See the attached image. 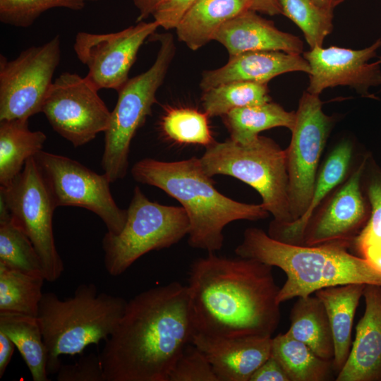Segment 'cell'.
Listing matches in <instances>:
<instances>
[{
	"label": "cell",
	"mask_w": 381,
	"mask_h": 381,
	"mask_svg": "<svg viewBox=\"0 0 381 381\" xmlns=\"http://www.w3.org/2000/svg\"><path fill=\"white\" fill-rule=\"evenodd\" d=\"M362 187L370 206V215L352 247L358 256L381 271V168L371 155L363 170Z\"/></svg>",
	"instance_id": "cell-29"
},
{
	"label": "cell",
	"mask_w": 381,
	"mask_h": 381,
	"mask_svg": "<svg viewBox=\"0 0 381 381\" xmlns=\"http://www.w3.org/2000/svg\"><path fill=\"white\" fill-rule=\"evenodd\" d=\"M369 155L365 153L360 158L346 179L316 210L298 245L334 243L352 247L370 215V206L362 187Z\"/></svg>",
	"instance_id": "cell-14"
},
{
	"label": "cell",
	"mask_w": 381,
	"mask_h": 381,
	"mask_svg": "<svg viewBox=\"0 0 381 381\" xmlns=\"http://www.w3.org/2000/svg\"><path fill=\"white\" fill-rule=\"evenodd\" d=\"M44 281L0 263V311L37 317Z\"/></svg>",
	"instance_id": "cell-30"
},
{
	"label": "cell",
	"mask_w": 381,
	"mask_h": 381,
	"mask_svg": "<svg viewBox=\"0 0 381 381\" xmlns=\"http://www.w3.org/2000/svg\"><path fill=\"white\" fill-rule=\"evenodd\" d=\"M0 263L29 274L44 277L41 260L34 246L12 221L4 204L0 205Z\"/></svg>",
	"instance_id": "cell-31"
},
{
	"label": "cell",
	"mask_w": 381,
	"mask_h": 381,
	"mask_svg": "<svg viewBox=\"0 0 381 381\" xmlns=\"http://www.w3.org/2000/svg\"><path fill=\"white\" fill-rule=\"evenodd\" d=\"M222 119L231 140L248 144L256 140L262 131L285 127L291 131L295 126L296 111H287L279 104L269 102L234 109Z\"/></svg>",
	"instance_id": "cell-27"
},
{
	"label": "cell",
	"mask_w": 381,
	"mask_h": 381,
	"mask_svg": "<svg viewBox=\"0 0 381 381\" xmlns=\"http://www.w3.org/2000/svg\"><path fill=\"white\" fill-rule=\"evenodd\" d=\"M159 27L155 21H139L122 30L95 34L78 32L73 49L85 65V76L99 90L118 91L128 80V73L142 44Z\"/></svg>",
	"instance_id": "cell-15"
},
{
	"label": "cell",
	"mask_w": 381,
	"mask_h": 381,
	"mask_svg": "<svg viewBox=\"0 0 381 381\" xmlns=\"http://www.w3.org/2000/svg\"><path fill=\"white\" fill-rule=\"evenodd\" d=\"M208 117L205 112L192 108H171L161 119V130L167 138L177 143L207 147L215 142Z\"/></svg>",
	"instance_id": "cell-33"
},
{
	"label": "cell",
	"mask_w": 381,
	"mask_h": 381,
	"mask_svg": "<svg viewBox=\"0 0 381 381\" xmlns=\"http://www.w3.org/2000/svg\"><path fill=\"white\" fill-rule=\"evenodd\" d=\"M86 78L65 72L52 83L42 108L53 129L74 147L107 129L111 111Z\"/></svg>",
	"instance_id": "cell-13"
},
{
	"label": "cell",
	"mask_w": 381,
	"mask_h": 381,
	"mask_svg": "<svg viewBox=\"0 0 381 381\" xmlns=\"http://www.w3.org/2000/svg\"><path fill=\"white\" fill-rule=\"evenodd\" d=\"M272 337H227L195 332L192 343L209 361L218 381H250L271 356Z\"/></svg>",
	"instance_id": "cell-17"
},
{
	"label": "cell",
	"mask_w": 381,
	"mask_h": 381,
	"mask_svg": "<svg viewBox=\"0 0 381 381\" xmlns=\"http://www.w3.org/2000/svg\"><path fill=\"white\" fill-rule=\"evenodd\" d=\"M80 1H97V0H80Z\"/></svg>",
	"instance_id": "cell-44"
},
{
	"label": "cell",
	"mask_w": 381,
	"mask_h": 381,
	"mask_svg": "<svg viewBox=\"0 0 381 381\" xmlns=\"http://www.w3.org/2000/svg\"><path fill=\"white\" fill-rule=\"evenodd\" d=\"M131 174L136 181L157 187L181 204L189 220L188 243L193 248L219 250L228 224L265 219L270 214L262 203L246 204L222 194L195 157L176 162L145 158L133 165Z\"/></svg>",
	"instance_id": "cell-3"
},
{
	"label": "cell",
	"mask_w": 381,
	"mask_h": 381,
	"mask_svg": "<svg viewBox=\"0 0 381 381\" xmlns=\"http://www.w3.org/2000/svg\"><path fill=\"white\" fill-rule=\"evenodd\" d=\"M58 381H105L99 355L89 353L73 364H61L57 373Z\"/></svg>",
	"instance_id": "cell-37"
},
{
	"label": "cell",
	"mask_w": 381,
	"mask_h": 381,
	"mask_svg": "<svg viewBox=\"0 0 381 381\" xmlns=\"http://www.w3.org/2000/svg\"><path fill=\"white\" fill-rule=\"evenodd\" d=\"M213 40L222 44L229 56L254 51L303 53V41L297 36L277 29L253 10L246 11L224 23Z\"/></svg>",
	"instance_id": "cell-20"
},
{
	"label": "cell",
	"mask_w": 381,
	"mask_h": 381,
	"mask_svg": "<svg viewBox=\"0 0 381 381\" xmlns=\"http://www.w3.org/2000/svg\"><path fill=\"white\" fill-rule=\"evenodd\" d=\"M34 157L56 207L85 208L100 217L108 233L122 230L127 212L116 205L104 173L98 174L77 161L42 150Z\"/></svg>",
	"instance_id": "cell-11"
},
{
	"label": "cell",
	"mask_w": 381,
	"mask_h": 381,
	"mask_svg": "<svg viewBox=\"0 0 381 381\" xmlns=\"http://www.w3.org/2000/svg\"><path fill=\"white\" fill-rule=\"evenodd\" d=\"M46 135L32 131L28 120L0 121V186L9 185L25 162L42 150Z\"/></svg>",
	"instance_id": "cell-25"
},
{
	"label": "cell",
	"mask_w": 381,
	"mask_h": 381,
	"mask_svg": "<svg viewBox=\"0 0 381 381\" xmlns=\"http://www.w3.org/2000/svg\"><path fill=\"white\" fill-rule=\"evenodd\" d=\"M194 333L187 285L172 282L137 294L99 354L105 381H167Z\"/></svg>",
	"instance_id": "cell-2"
},
{
	"label": "cell",
	"mask_w": 381,
	"mask_h": 381,
	"mask_svg": "<svg viewBox=\"0 0 381 381\" xmlns=\"http://www.w3.org/2000/svg\"><path fill=\"white\" fill-rule=\"evenodd\" d=\"M380 61H381V59H380Z\"/></svg>",
	"instance_id": "cell-45"
},
{
	"label": "cell",
	"mask_w": 381,
	"mask_h": 381,
	"mask_svg": "<svg viewBox=\"0 0 381 381\" xmlns=\"http://www.w3.org/2000/svg\"><path fill=\"white\" fill-rule=\"evenodd\" d=\"M321 8L333 11L334 8L346 0H313Z\"/></svg>",
	"instance_id": "cell-43"
},
{
	"label": "cell",
	"mask_w": 381,
	"mask_h": 381,
	"mask_svg": "<svg viewBox=\"0 0 381 381\" xmlns=\"http://www.w3.org/2000/svg\"><path fill=\"white\" fill-rule=\"evenodd\" d=\"M381 47V38L362 49L318 47L303 53L310 66L307 92L320 95L326 88L349 86L361 96L377 99L370 88L381 85V61L370 63Z\"/></svg>",
	"instance_id": "cell-16"
},
{
	"label": "cell",
	"mask_w": 381,
	"mask_h": 381,
	"mask_svg": "<svg viewBox=\"0 0 381 381\" xmlns=\"http://www.w3.org/2000/svg\"><path fill=\"white\" fill-rule=\"evenodd\" d=\"M0 331L13 342L33 381H49L47 349L37 317L0 311Z\"/></svg>",
	"instance_id": "cell-26"
},
{
	"label": "cell",
	"mask_w": 381,
	"mask_h": 381,
	"mask_svg": "<svg viewBox=\"0 0 381 381\" xmlns=\"http://www.w3.org/2000/svg\"><path fill=\"white\" fill-rule=\"evenodd\" d=\"M250 381H290L279 362L272 355L255 371Z\"/></svg>",
	"instance_id": "cell-39"
},
{
	"label": "cell",
	"mask_w": 381,
	"mask_h": 381,
	"mask_svg": "<svg viewBox=\"0 0 381 381\" xmlns=\"http://www.w3.org/2000/svg\"><path fill=\"white\" fill-rule=\"evenodd\" d=\"M127 301L98 293L92 284H80L73 296L60 299L43 293L37 314L47 349L48 374H56L61 355L81 353L90 344L107 340L116 329Z\"/></svg>",
	"instance_id": "cell-5"
},
{
	"label": "cell",
	"mask_w": 381,
	"mask_h": 381,
	"mask_svg": "<svg viewBox=\"0 0 381 381\" xmlns=\"http://www.w3.org/2000/svg\"><path fill=\"white\" fill-rule=\"evenodd\" d=\"M162 0H133V4L138 11V22L143 21L152 16Z\"/></svg>",
	"instance_id": "cell-42"
},
{
	"label": "cell",
	"mask_w": 381,
	"mask_h": 381,
	"mask_svg": "<svg viewBox=\"0 0 381 381\" xmlns=\"http://www.w3.org/2000/svg\"><path fill=\"white\" fill-rule=\"evenodd\" d=\"M157 37L159 49L153 64L145 72L128 78L117 91L118 99L104 132L102 167L111 183L122 179L127 174L131 143L151 114L157 92L175 54L171 34Z\"/></svg>",
	"instance_id": "cell-7"
},
{
	"label": "cell",
	"mask_w": 381,
	"mask_h": 381,
	"mask_svg": "<svg viewBox=\"0 0 381 381\" xmlns=\"http://www.w3.org/2000/svg\"><path fill=\"white\" fill-rule=\"evenodd\" d=\"M340 244L303 246L277 241L261 229L245 230L236 248L240 257L255 259L280 268L286 280L277 302L310 296L317 291L347 284L381 286V271Z\"/></svg>",
	"instance_id": "cell-4"
},
{
	"label": "cell",
	"mask_w": 381,
	"mask_h": 381,
	"mask_svg": "<svg viewBox=\"0 0 381 381\" xmlns=\"http://www.w3.org/2000/svg\"><path fill=\"white\" fill-rule=\"evenodd\" d=\"M60 59L59 36L13 60L0 55V121L28 120L42 112Z\"/></svg>",
	"instance_id": "cell-12"
},
{
	"label": "cell",
	"mask_w": 381,
	"mask_h": 381,
	"mask_svg": "<svg viewBox=\"0 0 381 381\" xmlns=\"http://www.w3.org/2000/svg\"><path fill=\"white\" fill-rule=\"evenodd\" d=\"M126 223L118 234H105L102 239L104 267L117 277L143 255L167 248L189 231V220L183 207L150 200L136 186L126 210Z\"/></svg>",
	"instance_id": "cell-8"
},
{
	"label": "cell",
	"mask_w": 381,
	"mask_h": 381,
	"mask_svg": "<svg viewBox=\"0 0 381 381\" xmlns=\"http://www.w3.org/2000/svg\"><path fill=\"white\" fill-rule=\"evenodd\" d=\"M253 0H197L176 28L178 39L190 49L202 47L226 22L252 10Z\"/></svg>",
	"instance_id": "cell-22"
},
{
	"label": "cell",
	"mask_w": 381,
	"mask_h": 381,
	"mask_svg": "<svg viewBox=\"0 0 381 381\" xmlns=\"http://www.w3.org/2000/svg\"><path fill=\"white\" fill-rule=\"evenodd\" d=\"M195 332L272 337L281 319L272 267L210 252L190 266L187 285Z\"/></svg>",
	"instance_id": "cell-1"
},
{
	"label": "cell",
	"mask_w": 381,
	"mask_h": 381,
	"mask_svg": "<svg viewBox=\"0 0 381 381\" xmlns=\"http://www.w3.org/2000/svg\"><path fill=\"white\" fill-rule=\"evenodd\" d=\"M167 381H218L209 361L192 342L188 343L173 365Z\"/></svg>",
	"instance_id": "cell-36"
},
{
	"label": "cell",
	"mask_w": 381,
	"mask_h": 381,
	"mask_svg": "<svg viewBox=\"0 0 381 381\" xmlns=\"http://www.w3.org/2000/svg\"><path fill=\"white\" fill-rule=\"evenodd\" d=\"M352 158L353 145L349 140H342L337 145L318 169L312 198L306 212L289 223L279 224L272 220L269 225V236L282 242L299 244L314 212L349 175Z\"/></svg>",
	"instance_id": "cell-21"
},
{
	"label": "cell",
	"mask_w": 381,
	"mask_h": 381,
	"mask_svg": "<svg viewBox=\"0 0 381 381\" xmlns=\"http://www.w3.org/2000/svg\"><path fill=\"white\" fill-rule=\"evenodd\" d=\"M365 285L347 284L315 292L328 315L334 344L332 365L337 374L344 366L350 352L353 319Z\"/></svg>",
	"instance_id": "cell-23"
},
{
	"label": "cell",
	"mask_w": 381,
	"mask_h": 381,
	"mask_svg": "<svg viewBox=\"0 0 381 381\" xmlns=\"http://www.w3.org/2000/svg\"><path fill=\"white\" fill-rule=\"evenodd\" d=\"M12 221L26 234L42 262L45 281L59 279L64 265L55 245L52 219L56 207L34 157L6 186H0Z\"/></svg>",
	"instance_id": "cell-9"
},
{
	"label": "cell",
	"mask_w": 381,
	"mask_h": 381,
	"mask_svg": "<svg viewBox=\"0 0 381 381\" xmlns=\"http://www.w3.org/2000/svg\"><path fill=\"white\" fill-rule=\"evenodd\" d=\"M271 355L279 362L290 381L328 380L334 371L332 361L321 358L286 332L272 339Z\"/></svg>",
	"instance_id": "cell-28"
},
{
	"label": "cell",
	"mask_w": 381,
	"mask_h": 381,
	"mask_svg": "<svg viewBox=\"0 0 381 381\" xmlns=\"http://www.w3.org/2000/svg\"><path fill=\"white\" fill-rule=\"evenodd\" d=\"M15 344L3 332L0 331V378H2L9 364Z\"/></svg>",
	"instance_id": "cell-40"
},
{
	"label": "cell",
	"mask_w": 381,
	"mask_h": 381,
	"mask_svg": "<svg viewBox=\"0 0 381 381\" xmlns=\"http://www.w3.org/2000/svg\"><path fill=\"white\" fill-rule=\"evenodd\" d=\"M197 0H162L152 14L164 30L176 28L181 20Z\"/></svg>",
	"instance_id": "cell-38"
},
{
	"label": "cell",
	"mask_w": 381,
	"mask_h": 381,
	"mask_svg": "<svg viewBox=\"0 0 381 381\" xmlns=\"http://www.w3.org/2000/svg\"><path fill=\"white\" fill-rule=\"evenodd\" d=\"M294 71L310 72L308 63L300 54L279 51L247 52L229 56L223 66L205 71L200 86L205 91L234 81L267 83L279 75Z\"/></svg>",
	"instance_id": "cell-19"
},
{
	"label": "cell",
	"mask_w": 381,
	"mask_h": 381,
	"mask_svg": "<svg viewBox=\"0 0 381 381\" xmlns=\"http://www.w3.org/2000/svg\"><path fill=\"white\" fill-rule=\"evenodd\" d=\"M332 123V117L322 111L319 95L304 92L296 111L291 142L285 150L292 222L301 217L309 207L320 159Z\"/></svg>",
	"instance_id": "cell-10"
},
{
	"label": "cell",
	"mask_w": 381,
	"mask_h": 381,
	"mask_svg": "<svg viewBox=\"0 0 381 381\" xmlns=\"http://www.w3.org/2000/svg\"><path fill=\"white\" fill-rule=\"evenodd\" d=\"M252 10L270 16L282 14L278 0H253Z\"/></svg>",
	"instance_id": "cell-41"
},
{
	"label": "cell",
	"mask_w": 381,
	"mask_h": 381,
	"mask_svg": "<svg viewBox=\"0 0 381 381\" xmlns=\"http://www.w3.org/2000/svg\"><path fill=\"white\" fill-rule=\"evenodd\" d=\"M201 102L209 117H222L236 108L271 102V97L267 83L234 81L203 91Z\"/></svg>",
	"instance_id": "cell-32"
},
{
	"label": "cell",
	"mask_w": 381,
	"mask_h": 381,
	"mask_svg": "<svg viewBox=\"0 0 381 381\" xmlns=\"http://www.w3.org/2000/svg\"><path fill=\"white\" fill-rule=\"evenodd\" d=\"M365 310L337 381H381V286L366 284Z\"/></svg>",
	"instance_id": "cell-18"
},
{
	"label": "cell",
	"mask_w": 381,
	"mask_h": 381,
	"mask_svg": "<svg viewBox=\"0 0 381 381\" xmlns=\"http://www.w3.org/2000/svg\"><path fill=\"white\" fill-rule=\"evenodd\" d=\"M80 0H0V20L16 27H28L44 11L54 8L80 10Z\"/></svg>",
	"instance_id": "cell-35"
},
{
	"label": "cell",
	"mask_w": 381,
	"mask_h": 381,
	"mask_svg": "<svg viewBox=\"0 0 381 381\" xmlns=\"http://www.w3.org/2000/svg\"><path fill=\"white\" fill-rule=\"evenodd\" d=\"M282 14L303 32L310 49L322 47L333 30V11L319 6L313 0H278Z\"/></svg>",
	"instance_id": "cell-34"
},
{
	"label": "cell",
	"mask_w": 381,
	"mask_h": 381,
	"mask_svg": "<svg viewBox=\"0 0 381 381\" xmlns=\"http://www.w3.org/2000/svg\"><path fill=\"white\" fill-rule=\"evenodd\" d=\"M200 160L207 176H230L253 188L275 222H292L286 151L272 139L259 135L248 144L231 139L214 142L206 147Z\"/></svg>",
	"instance_id": "cell-6"
},
{
	"label": "cell",
	"mask_w": 381,
	"mask_h": 381,
	"mask_svg": "<svg viewBox=\"0 0 381 381\" xmlns=\"http://www.w3.org/2000/svg\"><path fill=\"white\" fill-rule=\"evenodd\" d=\"M286 334L306 344L317 356L332 361L334 344L328 315L322 302L315 296L298 297L290 314Z\"/></svg>",
	"instance_id": "cell-24"
}]
</instances>
